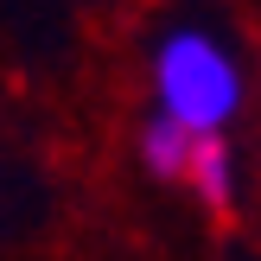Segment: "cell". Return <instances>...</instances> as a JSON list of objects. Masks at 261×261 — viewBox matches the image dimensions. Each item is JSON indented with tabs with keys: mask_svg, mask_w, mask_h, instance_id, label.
Instances as JSON below:
<instances>
[{
	"mask_svg": "<svg viewBox=\"0 0 261 261\" xmlns=\"http://www.w3.org/2000/svg\"><path fill=\"white\" fill-rule=\"evenodd\" d=\"M191 127H178L172 115H153L147 127H140V166H147L153 178H166V185H185V160H191Z\"/></svg>",
	"mask_w": 261,
	"mask_h": 261,
	"instance_id": "cell-3",
	"label": "cell"
},
{
	"mask_svg": "<svg viewBox=\"0 0 261 261\" xmlns=\"http://www.w3.org/2000/svg\"><path fill=\"white\" fill-rule=\"evenodd\" d=\"M153 96L160 115H172L191 134H223L242 109V64L198 25H178L153 51Z\"/></svg>",
	"mask_w": 261,
	"mask_h": 261,
	"instance_id": "cell-1",
	"label": "cell"
},
{
	"mask_svg": "<svg viewBox=\"0 0 261 261\" xmlns=\"http://www.w3.org/2000/svg\"><path fill=\"white\" fill-rule=\"evenodd\" d=\"M185 185L198 191V204L211 217H229V211H236V147H229V134H198V140H191Z\"/></svg>",
	"mask_w": 261,
	"mask_h": 261,
	"instance_id": "cell-2",
	"label": "cell"
}]
</instances>
